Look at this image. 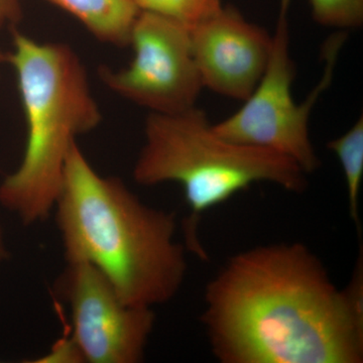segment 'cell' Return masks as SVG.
<instances>
[{
    "instance_id": "13",
    "label": "cell",
    "mask_w": 363,
    "mask_h": 363,
    "mask_svg": "<svg viewBox=\"0 0 363 363\" xmlns=\"http://www.w3.org/2000/svg\"><path fill=\"white\" fill-rule=\"evenodd\" d=\"M21 16V0H0V30L9 26H16Z\"/></svg>"
},
{
    "instance_id": "4",
    "label": "cell",
    "mask_w": 363,
    "mask_h": 363,
    "mask_svg": "<svg viewBox=\"0 0 363 363\" xmlns=\"http://www.w3.org/2000/svg\"><path fill=\"white\" fill-rule=\"evenodd\" d=\"M138 185L180 184L190 208L186 247L202 259L207 253L198 230L203 215L260 182L304 192L307 174L290 157L222 138L197 106L174 114L150 113L145 143L133 172Z\"/></svg>"
},
{
    "instance_id": "10",
    "label": "cell",
    "mask_w": 363,
    "mask_h": 363,
    "mask_svg": "<svg viewBox=\"0 0 363 363\" xmlns=\"http://www.w3.org/2000/svg\"><path fill=\"white\" fill-rule=\"evenodd\" d=\"M340 162L347 186L350 214L354 223H359V195L363 179V116L343 133L327 143Z\"/></svg>"
},
{
    "instance_id": "12",
    "label": "cell",
    "mask_w": 363,
    "mask_h": 363,
    "mask_svg": "<svg viewBox=\"0 0 363 363\" xmlns=\"http://www.w3.org/2000/svg\"><path fill=\"white\" fill-rule=\"evenodd\" d=\"M313 20L325 28L347 32L363 25V0H310Z\"/></svg>"
},
{
    "instance_id": "9",
    "label": "cell",
    "mask_w": 363,
    "mask_h": 363,
    "mask_svg": "<svg viewBox=\"0 0 363 363\" xmlns=\"http://www.w3.org/2000/svg\"><path fill=\"white\" fill-rule=\"evenodd\" d=\"M105 44L126 47L140 9L133 0H49Z\"/></svg>"
},
{
    "instance_id": "15",
    "label": "cell",
    "mask_w": 363,
    "mask_h": 363,
    "mask_svg": "<svg viewBox=\"0 0 363 363\" xmlns=\"http://www.w3.org/2000/svg\"><path fill=\"white\" fill-rule=\"evenodd\" d=\"M6 57L4 56V52L0 51V65H1L2 63H4V61H6Z\"/></svg>"
},
{
    "instance_id": "3",
    "label": "cell",
    "mask_w": 363,
    "mask_h": 363,
    "mask_svg": "<svg viewBox=\"0 0 363 363\" xmlns=\"http://www.w3.org/2000/svg\"><path fill=\"white\" fill-rule=\"evenodd\" d=\"M6 60L16 72L28 135L20 166L0 184V205L28 226L54 210L72 145L99 126L102 113L70 45L13 28Z\"/></svg>"
},
{
    "instance_id": "11",
    "label": "cell",
    "mask_w": 363,
    "mask_h": 363,
    "mask_svg": "<svg viewBox=\"0 0 363 363\" xmlns=\"http://www.w3.org/2000/svg\"><path fill=\"white\" fill-rule=\"evenodd\" d=\"M140 11L171 18L192 28L222 6L221 0H133Z\"/></svg>"
},
{
    "instance_id": "8",
    "label": "cell",
    "mask_w": 363,
    "mask_h": 363,
    "mask_svg": "<svg viewBox=\"0 0 363 363\" xmlns=\"http://www.w3.org/2000/svg\"><path fill=\"white\" fill-rule=\"evenodd\" d=\"M191 45L203 88L245 101L264 75L272 35L230 6L190 28Z\"/></svg>"
},
{
    "instance_id": "2",
    "label": "cell",
    "mask_w": 363,
    "mask_h": 363,
    "mask_svg": "<svg viewBox=\"0 0 363 363\" xmlns=\"http://www.w3.org/2000/svg\"><path fill=\"white\" fill-rule=\"evenodd\" d=\"M54 210L66 262L97 267L125 304L154 308L180 291L187 259L176 214L145 204L121 179L99 175L77 142Z\"/></svg>"
},
{
    "instance_id": "1",
    "label": "cell",
    "mask_w": 363,
    "mask_h": 363,
    "mask_svg": "<svg viewBox=\"0 0 363 363\" xmlns=\"http://www.w3.org/2000/svg\"><path fill=\"white\" fill-rule=\"evenodd\" d=\"M201 320L222 363H362V264L344 290L303 243L230 257L205 289Z\"/></svg>"
},
{
    "instance_id": "6",
    "label": "cell",
    "mask_w": 363,
    "mask_h": 363,
    "mask_svg": "<svg viewBox=\"0 0 363 363\" xmlns=\"http://www.w3.org/2000/svg\"><path fill=\"white\" fill-rule=\"evenodd\" d=\"M133 59L125 68H98V76L118 96L150 113L190 111L203 89L193 55L190 28L159 14L140 11L131 30Z\"/></svg>"
},
{
    "instance_id": "5",
    "label": "cell",
    "mask_w": 363,
    "mask_h": 363,
    "mask_svg": "<svg viewBox=\"0 0 363 363\" xmlns=\"http://www.w3.org/2000/svg\"><path fill=\"white\" fill-rule=\"evenodd\" d=\"M290 2L281 0L272 33L271 56L259 84L243 101L240 111L213 124V128L231 142L262 147L290 157L309 175L321 164L310 138V116L319 98L330 87L347 32L336 30L324 43L322 77L304 102L297 104L292 94L296 68L290 50Z\"/></svg>"
},
{
    "instance_id": "14",
    "label": "cell",
    "mask_w": 363,
    "mask_h": 363,
    "mask_svg": "<svg viewBox=\"0 0 363 363\" xmlns=\"http://www.w3.org/2000/svg\"><path fill=\"white\" fill-rule=\"evenodd\" d=\"M9 257V250H7L6 238H4V231L0 227V264L4 262Z\"/></svg>"
},
{
    "instance_id": "7",
    "label": "cell",
    "mask_w": 363,
    "mask_h": 363,
    "mask_svg": "<svg viewBox=\"0 0 363 363\" xmlns=\"http://www.w3.org/2000/svg\"><path fill=\"white\" fill-rule=\"evenodd\" d=\"M71 310L70 359L88 363H138L154 330L152 308L125 304L111 281L87 262H67L56 286Z\"/></svg>"
}]
</instances>
